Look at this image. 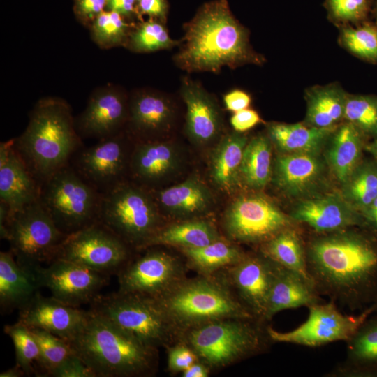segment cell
Instances as JSON below:
<instances>
[{
  "mask_svg": "<svg viewBox=\"0 0 377 377\" xmlns=\"http://www.w3.org/2000/svg\"><path fill=\"white\" fill-rule=\"evenodd\" d=\"M289 216L316 233L364 226L361 213L338 193L306 198L293 208Z\"/></svg>",
  "mask_w": 377,
  "mask_h": 377,
  "instance_id": "18",
  "label": "cell"
},
{
  "mask_svg": "<svg viewBox=\"0 0 377 377\" xmlns=\"http://www.w3.org/2000/svg\"><path fill=\"white\" fill-rule=\"evenodd\" d=\"M35 337L40 349L38 365L45 376L60 365L75 353L66 340L46 330L29 327Z\"/></svg>",
  "mask_w": 377,
  "mask_h": 377,
  "instance_id": "39",
  "label": "cell"
},
{
  "mask_svg": "<svg viewBox=\"0 0 377 377\" xmlns=\"http://www.w3.org/2000/svg\"><path fill=\"white\" fill-rule=\"evenodd\" d=\"M137 1H140V0H137Z\"/></svg>",
  "mask_w": 377,
  "mask_h": 377,
  "instance_id": "58",
  "label": "cell"
},
{
  "mask_svg": "<svg viewBox=\"0 0 377 377\" xmlns=\"http://www.w3.org/2000/svg\"><path fill=\"white\" fill-rule=\"evenodd\" d=\"M132 47L140 52H151L170 47L175 44L167 30L160 23L147 21L131 36Z\"/></svg>",
  "mask_w": 377,
  "mask_h": 377,
  "instance_id": "43",
  "label": "cell"
},
{
  "mask_svg": "<svg viewBox=\"0 0 377 377\" xmlns=\"http://www.w3.org/2000/svg\"><path fill=\"white\" fill-rule=\"evenodd\" d=\"M272 143L267 135L260 134L248 141L240 166V181L260 190L272 179Z\"/></svg>",
  "mask_w": 377,
  "mask_h": 377,
  "instance_id": "36",
  "label": "cell"
},
{
  "mask_svg": "<svg viewBox=\"0 0 377 377\" xmlns=\"http://www.w3.org/2000/svg\"><path fill=\"white\" fill-rule=\"evenodd\" d=\"M364 228L377 235V197L361 212Z\"/></svg>",
  "mask_w": 377,
  "mask_h": 377,
  "instance_id": "52",
  "label": "cell"
},
{
  "mask_svg": "<svg viewBox=\"0 0 377 377\" xmlns=\"http://www.w3.org/2000/svg\"><path fill=\"white\" fill-rule=\"evenodd\" d=\"M6 231V240L17 262L33 272L56 259L68 237L58 228L39 199L12 214Z\"/></svg>",
  "mask_w": 377,
  "mask_h": 377,
  "instance_id": "10",
  "label": "cell"
},
{
  "mask_svg": "<svg viewBox=\"0 0 377 377\" xmlns=\"http://www.w3.org/2000/svg\"><path fill=\"white\" fill-rule=\"evenodd\" d=\"M371 316L346 341L345 360L328 377H377V315Z\"/></svg>",
  "mask_w": 377,
  "mask_h": 377,
  "instance_id": "25",
  "label": "cell"
},
{
  "mask_svg": "<svg viewBox=\"0 0 377 377\" xmlns=\"http://www.w3.org/2000/svg\"><path fill=\"white\" fill-rule=\"evenodd\" d=\"M347 95L335 84L318 86L308 90L304 124L318 128L337 126L343 119Z\"/></svg>",
  "mask_w": 377,
  "mask_h": 377,
  "instance_id": "35",
  "label": "cell"
},
{
  "mask_svg": "<svg viewBox=\"0 0 377 377\" xmlns=\"http://www.w3.org/2000/svg\"><path fill=\"white\" fill-rule=\"evenodd\" d=\"M181 156L170 142L160 140L137 143L131 156L129 172L140 186H154L179 167Z\"/></svg>",
  "mask_w": 377,
  "mask_h": 377,
  "instance_id": "22",
  "label": "cell"
},
{
  "mask_svg": "<svg viewBox=\"0 0 377 377\" xmlns=\"http://www.w3.org/2000/svg\"><path fill=\"white\" fill-rule=\"evenodd\" d=\"M271 199L261 193L235 198L227 207L223 226L234 242L261 245L283 229L296 225Z\"/></svg>",
  "mask_w": 377,
  "mask_h": 377,
  "instance_id": "11",
  "label": "cell"
},
{
  "mask_svg": "<svg viewBox=\"0 0 377 377\" xmlns=\"http://www.w3.org/2000/svg\"><path fill=\"white\" fill-rule=\"evenodd\" d=\"M372 304L374 306V313L377 315V295Z\"/></svg>",
  "mask_w": 377,
  "mask_h": 377,
  "instance_id": "57",
  "label": "cell"
},
{
  "mask_svg": "<svg viewBox=\"0 0 377 377\" xmlns=\"http://www.w3.org/2000/svg\"><path fill=\"white\" fill-rule=\"evenodd\" d=\"M106 0H77V9L83 16L92 17L103 12Z\"/></svg>",
  "mask_w": 377,
  "mask_h": 377,
  "instance_id": "50",
  "label": "cell"
},
{
  "mask_svg": "<svg viewBox=\"0 0 377 377\" xmlns=\"http://www.w3.org/2000/svg\"><path fill=\"white\" fill-rule=\"evenodd\" d=\"M247 137L233 132L224 135L210 157L209 174L214 184L225 191H232L241 182L240 166Z\"/></svg>",
  "mask_w": 377,
  "mask_h": 377,
  "instance_id": "32",
  "label": "cell"
},
{
  "mask_svg": "<svg viewBox=\"0 0 377 377\" xmlns=\"http://www.w3.org/2000/svg\"><path fill=\"white\" fill-rule=\"evenodd\" d=\"M40 288L36 272L21 266L10 250L0 253V304L4 311L21 309Z\"/></svg>",
  "mask_w": 377,
  "mask_h": 377,
  "instance_id": "29",
  "label": "cell"
},
{
  "mask_svg": "<svg viewBox=\"0 0 377 377\" xmlns=\"http://www.w3.org/2000/svg\"><path fill=\"white\" fill-rule=\"evenodd\" d=\"M127 27L121 15L114 11H103L96 17L93 33L99 43L109 45L120 41L126 35Z\"/></svg>",
  "mask_w": 377,
  "mask_h": 377,
  "instance_id": "44",
  "label": "cell"
},
{
  "mask_svg": "<svg viewBox=\"0 0 377 377\" xmlns=\"http://www.w3.org/2000/svg\"><path fill=\"white\" fill-rule=\"evenodd\" d=\"M101 193L66 165L40 184L39 201L67 236L98 221Z\"/></svg>",
  "mask_w": 377,
  "mask_h": 377,
  "instance_id": "9",
  "label": "cell"
},
{
  "mask_svg": "<svg viewBox=\"0 0 377 377\" xmlns=\"http://www.w3.org/2000/svg\"><path fill=\"white\" fill-rule=\"evenodd\" d=\"M49 376L96 377V375L92 369L75 353L52 371Z\"/></svg>",
  "mask_w": 377,
  "mask_h": 377,
  "instance_id": "47",
  "label": "cell"
},
{
  "mask_svg": "<svg viewBox=\"0 0 377 377\" xmlns=\"http://www.w3.org/2000/svg\"><path fill=\"white\" fill-rule=\"evenodd\" d=\"M161 221L150 191L139 184L124 181L101 193L98 222L131 247L141 250Z\"/></svg>",
  "mask_w": 377,
  "mask_h": 377,
  "instance_id": "8",
  "label": "cell"
},
{
  "mask_svg": "<svg viewBox=\"0 0 377 377\" xmlns=\"http://www.w3.org/2000/svg\"><path fill=\"white\" fill-rule=\"evenodd\" d=\"M18 322L40 328L70 341L83 325L87 311L66 304L38 292L19 309Z\"/></svg>",
  "mask_w": 377,
  "mask_h": 377,
  "instance_id": "19",
  "label": "cell"
},
{
  "mask_svg": "<svg viewBox=\"0 0 377 377\" xmlns=\"http://www.w3.org/2000/svg\"><path fill=\"white\" fill-rule=\"evenodd\" d=\"M337 127L272 123L267 126V135L281 154L320 153Z\"/></svg>",
  "mask_w": 377,
  "mask_h": 377,
  "instance_id": "31",
  "label": "cell"
},
{
  "mask_svg": "<svg viewBox=\"0 0 377 377\" xmlns=\"http://www.w3.org/2000/svg\"><path fill=\"white\" fill-rule=\"evenodd\" d=\"M330 13L340 22H356L367 14V0H327Z\"/></svg>",
  "mask_w": 377,
  "mask_h": 377,
  "instance_id": "45",
  "label": "cell"
},
{
  "mask_svg": "<svg viewBox=\"0 0 377 377\" xmlns=\"http://www.w3.org/2000/svg\"><path fill=\"white\" fill-rule=\"evenodd\" d=\"M40 188L13 144L8 152L0 154V199L9 207L10 215L38 200Z\"/></svg>",
  "mask_w": 377,
  "mask_h": 377,
  "instance_id": "24",
  "label": "cell"
},
{
  "mask_svg": "<svg viewBox=\"0 0 377 377\" xmlns=\"http://www.w3.org/2000/svg\"><path fill=\"white\" fill-rule=\"evenodd\" d=\"M168 348V365L172 372H183L199 360L192 348L182 341H178Z\"/></svg>",
  "mask_w": 377,
  "mask_h": 377,
  "instance_id": "46",
  "label": "cell"
},
{
  "mask_svg": "<svg viewBox=\"0 0 377 377\" xmlns=\"http://www.w3.org/2000/svg\"><path fill=\"white\" fill-rule=\"evenodd\" d=\"M278 264L261 253H245L228 267V286L258 320H264L269 294Z\"/></svg>",
  "mask_w": 377,
  "mask_h": 377,
  "instance_id": "17",
  "label": "cell"
},
{
  "mask_svg": "<svg viewBox=\"0 0 377 377\" xmlns=\"http://www.w3.org/2000/svg\"><path fill=\"white\" fill-rule=\"evenodd\" d=\"M181 94L186 108V130L199 145L214 141L222 128L221 113L215 101L199 84L186 79Z\"/></svg>",
  "mask_w": 377,
  "mask_h": 377,
  "instance_id": "23",
  "label": "cell"
},
{
  "mask_svg": "<svg viewBox=\"0 0 377 377\" xmlns=\"http://www.w3.org/2000/svg\"><path fill=\"white\" fill-rule=\"evenodd\" d=\"M342 45L356 56L377 61V27L365 24L357 28L342 29L340 36Z\"/></svg>",
  "mask_w": 377,
  "mask_h": 377,
  "instance_id": "42",
  "label": "cell"
},
{
  "mask_svg": "<svg viewBox=\"0 0 377 377\" xmlns=\"http://www.w3.org/2000/svg\"><path fill=\"white\" fill-rule=\"evenodd\" d=\"M135 0H106L108 10L114 11L120 15H128L133 11Z\"/></svg>",
  "mask_w": 377,
  "mask_h": 377,
  "instance_id": "53",
  "label": "cell"
},
{
  "mask_svg": "<svg viewBox=\"0 0 377 377\" xmlns=\"http://www.w3.org/2000/svg\"><path fill=\"white\" fill-rule=\"evenodd\" d=\"M327 163L320 153L281 154L273 163L272 179L290 198H306L323 180Z\"/></svg>",
  "mask_w": 377,
  "mask_h": 377,
  "instance_id": "20",
  "label": "cell"
},
{
  "mask_svg": "<svg viewBox=\"0 0 377 377\" xmlns=\"http://www.w3.org/2000/svg\"><path fill=\"white\" fill-rule=\"evenodd\" d=\"M210 369L198 360L182 372L184 377H207Z\"/></svg>",
  "mask_w": 377,
  "mask_h": 377,
  "instance_id": "54",
  "label": "cell"
},
{
  "mask_svg": "<svg viewBox=\"0 0 377 377\" xmlns=\"http://www.w3.org/2000/svg\"><path fill=\"white\" fill-rule=\"evenodd\" d=\"M156 300L179 334L214 320L256 318L229 286L212 276L184 279Z\"/></svg>",
  "mask_w": 377,
  "mask_h": 377,
  "instance_id": "5",
  "label": "cell"
},
{
  "mask_svg": "<svg viewBox=\"0 0 377 377\" xmlns=\"http://www.w3.org/2000/svg\"><path fill=\"white\" fill-rule=\"evenodd\" d=\"M221 238L215 226L198 218L161 226L143 245L141 250L154 246H173L179 249L205 246Z\"/></svg>",
  "mask_w": 377,
  "mask_h": 377,
  "instance_id": "33",
  "label": "cell"
},
{
  "mask_svg": "<svg viewBox=\"0 0 377 377\" xmlns=\"http://www.w3.org/2000/svg\"><path fill=\"white\" fill-rule=\"evenodd\" d=\"M362 132L352 124L337 126L325 147L324 158L342 185L360 164L362 149Z\"/></svg>",
  "mask_w": 377,
  "mask_h": 377,
  "instance_id": "30",
  "label": "cell"
},
{
  "mask_svg": "<svg viewBox=\"0 0 377 377\" xmlns=\"http://www.w3.org/2000/svg\"><path fill=\"white\" fill-rule=\"evenodd\" d=\"M179 249L188 265L205 276L228 269L245 255L237 245L221 238L205 246Z\"/></svg>",
  "mask_w": 377,
  "mask_h": 377,
  "instance_id": "37",
  "label": "cell"
},
{
  "mask_svg": "<svg viewBox=\"0 0 377 377\" xmlns=\"http://www.w3.org/2000/svg\"><path fill=\"white\" fill-rule=\"evenodd\" d=\"M129 105L125 96L114 89L94 94L80 117L79 131L99 140L114 135L128 120Z\"/></svg>",
  "mask_w": 377,
  "mask_h": 377,
  "instance_id": "21",
  "label": "cell"
},
{
  "mask_svg": "<svg viewBox=\"0 0 377 377\" xmlns=\"http://www.w3.org/2000/svg\"><path fill=\"white\" fill-rule=\"evenodd\" d=\"M369 151L377 158V137L368 147Z\"/></svg>",
  "mask_w": 377,
  "mask_h": 377,
  "instance_id": "56",
  "label": "cell"
},
{
  "mask_svg": "<svg viewBox=\"0 0 377 377\" xmlns=\"http://www.w3.org/2000/svg\"><path fill=\"white\" fill-rule=\"evenodd\" d=\"M360 227L314 232L304 241L318 293L352 311L369 306L377 295V235Z\"/></svg>",
  "mask_w": 377,
  "mask_h": 377,
  "instance_id": "1",
  "label": "cell"
},
{
  "mask_svg": "<svg viewBox=\"0 0 377 377\" xmlns=\"http://www.w3.org/2000/svg\"><path fill=\"white\" fill-rule=\"evenodd\" d=\"M265 323L256 318L214 320L180 332L187 344L209 369L226 367L256 355L272 341Z\"/></svg>",
  "mask_w": 377,
  "mask_h": 377,
  "instance_id": "6",
  "label": "cell"
},
{
  "mask_svg": "<svg viewBox=\"0 0 377 377\" xmlns=\"http://www.w3.org/2000/svg\"><path fill=\"white\" fill-rule=\"evenodd\" d=\"M138 2V8L144 14L160 17L165 13L164 0H140Z\"/></svg>",
  "mask_w": 377,
  "mask_h": 377,
  "instance_id": "51",
  "label": "cell"
},
{
  "mask_svg": "<svg viewBox=\"0 0 377 377\" xmlns=\"http://www.w3.org/2000/svg\"><path fill=\"white\" fill-rule=\"evenodd\" d=\"M130 246L99 222L68 235L56 258L105 275L119 274L131 260Z\"/></svg>",
  "mask_w": 377,
  "mask_h": 377,
  "instance_id": "13",
  "label": "cell"
},
{
  "mask_svg": "<svg viewBox=\"0 0 377 377\" xmlns=\"http://www.w3.org/2000/svg\"><path fill=\"white\" fill-rule=\"evenodd\" d=\"M26 375L24 370L17 364L0 374V377H21Z\"/></svg>",
  "mask_w": 377,
  "mask_h": 377,
  "instance_id": "55",
  "label": "cell"
},
{
  "mask_svg": "<svg viewBox=\"0 0 377 377\" xmlns=\"http://www.w3.org/2000/svg\"><path fill=\"white\" fill-rule=\"evenodd\" d=\"M89 310L153 348L179 341V330L155 298L118 290L96 296Z\"/></svg>",
  "mask_w": 377,
  "mask_h": 377,
  "instance_id": "7",
  "label": "cell"
},
{
  "mask_svg": "<svg viewBox=\"0 0 377 377\" xmlns=\"http://www.w3.org/2000/svg\"><path fill=\"white\" fill-rule=\"evenodd\" d=\"M172 116L170 101L158 94L140 93L129 104L128 120L140 142L155 140L170 126Z\"/></svg>",
  "mask_w": 377,
  "mask_h": 377,
  "instance_id": "28",
  "label": "cell"
},
{
  "mask_svg": "<svg viewBox=\"0 0 377 377\" xmlns=\"http://www.w3.org/2000/svg\"><path fill=\"white\" fill-rule=\"evenodd\" d=\"M117 275L119 291L156 299L184 279V269L173 255L151 249L131 260Z\"/></svg>",
  "mask_w": 377,
  "mask_h": 377,
  "instance_id": "14",
  "label": "cell"
},
{
  "mask_svg": "<svg viewBox=\"0 0 377 377\" xmlns=\"http://www.w3.org/2000/svg\"><path fill=\"white\" fill-rule=\"evenodd\" d=\"M321 301L320 295L312 283L297 273L278 265L264 320L265 322L270 320L283 310L301 306L308 308Z\"/></svg>",
  "mask_w": 377,
  "mask_h": 377,
  "instance_id": "27",
  "label": "cell"
},
{
  "mask_svg": "<svg viewBox=\"0 0 377 377\" xmlns=\"http://www.w3.org/2000/svg\"><path fill=\"white\" fill-rule=\"evenodd\" d=\"M119 133L99 140L80 151L73 168L87 182L103 193L125 181L131 153Z\"/></svg>",
  "mask_w": 377,
  "mask_h": 377,
  "instance_id": "16",
  "label": "cell"
},
{
  "mask_svg": "<svg viewBox=\"0 0 377 377\" xmlns=\"http://www.w3.org/2000/svg\"><path fill=\"white\" fill-rule=\"evenodd\" d=\"M175 59L187 71L217 72L223 66L261 63L249 45L247 31L224 0L205 5L188 23Z\"/></svg>",
  "mask_w": 377,
  "mask_h": 377,
  "instance_id": "2",
  "label": "cell"
},
{
  "mask_svg": "<svg viewBox=\"0 0 377 377\" xmlns=\"http://www.w3.org/2000/svg\"><path fill=\"white\" fill-rule=\"evenodd\" d=\"M36 274L40 286L47 288L51 296L76 307L91 303L108 283L109 276L61 258L39 267Z\"/></svg>",
  "mask_w": 377,
  "mask_h": 377,
  "instance_id": "15",
  "label": "cell"
},
{
  "mask_svg": "<svg viewBox=\"0 0 377 377\" xmlns=\"http://www.w3.org/2000/svg\"><path fill=\"white\" fill-rule=\"evenodd\" d=\"M4 331L13 343L16 364L20 367L26 374H33L35 371L34 364H39L40 349L30 329L17 321L15 324L6 325Z\"/></svg>",
  "mask_w": 377,
  "mask_h": 377,
  "instance_id": "40",
  "label": "cell"
},
{
  "mask_svg": "<svg viewBox=\"0 0 377 377\" xmlns=\"http://www.w3.org/2000/svg\"><path fill=\"white\" fill-rule=\"evenodd\" d=\"M297 225L283 229L260 245L259 252L313 284L307 269L304 239Z\"/></svg>",
  "mask_w": 377,
  "mask_h": 377,
  "instance_id": "34",
  "label": "cell"
},
{
  "mask_svg": "<svg viewBox=\"0 0 377 377\" xmlns=\"http://www.w3.org/2000/svg\"><path fill=\"white\" fill-rule=\"evenodd\" d=\"M343 119L362 133L377 135V98L347 95Z\"/></svg>",
  "mask_w": 377,
  "mask_h": 377,
  "instance_id": "41",
  "label": "cell"
},
{
  "mask_svg": "<svg viewBox=\"0 0 377 377\" xmlns=\"http://www.w3.org/2000/svg\"><path fill=\"white\" fill-rule=\"evenodd\" d=\"M261 121L258 112L253 110L244 109L236 112L230 118V124L234 130L244 133Z\"/></svg>",
  "mask_w": 377,
  "mask_h": 377,
  "instance_id": "48",
  "label": "cell"
},
{
  "mask_svg": "<svg viewBox=\"0 0 377 377\" xmlns=\"http://www.w3.org/2000/svg\"><path fill=\"white\" fill-rule=\"evenodd\" d=\"M307 320L289 332H279L267 326L272 342L319 347L335 341H348L365 320L374 313L373 304L358 314H343L330 301L308 307Z\"/></svg>",
  "mask_w": 377,
  "mask_h": 377,
  "instance_id": "12",
  "label": "cell"
},
{
  "mask_svg": "<svg viewBox=\"0 0 377 377\" xmlns=\"http://www.w3.org/2000/svg\"><path fill=\"white\" fill-rule=\"evenodd\" d=\"M80 143L69 107L57 99H44L36 105L13 147L40 185L68 165Z\"/></svg>",
  "mask_w": 377,
  "mask_h": 377,
  "instance_id": "4",
  "label": "cell"
},
{
  "mask_svg": "<svg viewBox=\"0 0 377 377\" xmlns=\"http://www.w3.org/2000/svg\"><path fill=\"white\" fill-rule=\"evenodd\" d=\"M68 342L96 377L148 376L156 369L157 348L90 310Z\"/></svg>",
  "mask_w": 377,
  "mask_h": 377,
  "instance_id": "3",
  "label": "cell"
},
{
  "mask_svg": "<svg viewBox=\"0 0 377 377\" xmlns=\"http://www.w3.org/2000/svg\"><path fill=\"white\" fill-rule=\"evenodd\" d=\"M227 110L236 112L246 109L251 101L250 96L241 90H233L228 93L223 98Z\"/></svg>",
  "mask_w": 377,
  "mask_h": 377,
  "instance_id": "49",
  "label": "cell"
},
{
  "mask_svg": "<svg viewBox=\"0 0 377 377\" xmlns=\"http://www.w3.org/2000/svg\"><path fill=\"white\" fill-rule=\"evenodd\" d=\"M150 192L159 210L183 219H195L207 213L213 204L210 190L196 177L155 193Z\"/></svg>",
  "mask_w": 377,
  "mask_h": 377,
  "instance_id": "26",
  "label": "cell"
},
{
  "mask_svg": "<svg viewBox=\"0 0 377 377\" xmlns=\"http://www.w3.org/2000/svg\"><path fill=\"white\" fill-rule=\"evenodd\" d=\"M341 186L343 198L361 212L377 197V163H360Z\"/></svg>",
  "mask_w": 377,
  "mask_h": 377,
  "instance_id": "38",
  "label": "cell"
}]
</instances>
